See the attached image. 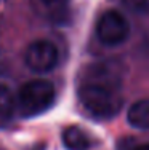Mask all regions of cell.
I'll return each instance as SVG.
<instances>
[{"instance_id":"1","label":"cell","mask_w":149,"mask_h":150,"mask_svg":"<svg viewBox=\"0 0 149 150\" xmlns=\"http://www.w3.org/2000/svg\"><path fill=\"white\" fill-rule=\"evenodd\" d=\"M123 69L115 61L95 62L83 72L79 88L80 104L93 118L109 120L120 112Z\"/></svg>"},{"instance_id":"2","label":"cell","mask_w":149,"mask_h":150,"mask_svg":"<svg viewBox=\"0 0 149 150\" xmlns=\"http://www.w3.org/2000/svg\"><path fill=\"white\" fill-rule=\"evenodd\" d=\"M16 98L18 112L23 117H37L55 102V85L45 78H35L19 88Z\"/></svg>"},{"instance_id":"3","label":"cell","mask_w":149,"mask_h":150,"mask_svg":"<svg viewBox=\"0 0 149 150\" xmlns=\"http://www.w3.org/2000/svg\"><path fill=\"white\" fill-rule=\"evenodd\" d=\"M130 24L120 11L108 10L96 23V35L99 42L108 46H117L128 38Z\"/></svg>"},{"instance_id":"4","label":"cell","mask_w":149,"mask_h":150,"mask_svg":"<svg viewBox=\"0 0 149 150\" xmlns=\"http://www.w3.org/2000/svg\"><path fill=\"white\" fill-rule=\"evenodd\" d=\"M24 62L32 72H50L58 64V50L48 40H35L27 46Z\"/></svg>"},{"instance_id":"5","label":"cell","mask_w":149,"mask_h":150,"mask_svg":"<svg viewBox=\"0 0 149 150\" xmlns=\"http://www.w3.org/2000/svg\"><path fill=\"white\" fill-rule=\"evenodd\" d=\"M32 8L40 18L53 24L69 21V0H32Z\"/></svg>"},{"instance_id":"6","label":"cell","mask_w":149,"mask_h":150,"mask_svg":"<svg viewBox=\"0 0 149 150\" xmlns=\"http://www.w3.org/2000/svg\"><path fill=\"white\" fill-rule=\"evenodd\" d=\"M127 120L130 126L136 129H149V98L136 101L130 105L127 112Z\"/></svg>"},{"instance_id":"7","label":"cell","mask_w":149,"mask_h":150,"mask_svg":"<svg viewBox=\"0 0 149 150\" xmlns=\"http://www.w3.org/2000/svg\"><path fill=\"white\" fill-rule=\"evenodd\" d=\"M63 145L66 150H88L90 139L79 126H69L63 133Z\"/></svg>"},{"instance_id":"8","label":"cell","mask_w":149,"mask_h":150,"mask_svg":"<svg viewBox=\"0 0 149 150\" xmlns=\"http://www.w3.org/2000/svg\"><path fill=\"white\" fill-rule=\"evenodd\" d=\"M16 107V98L6 85H0V117H10Z\"/></svg>"},{"instance_id":"9","label":"cell","mask_w":149,"mask_h":150,"mask_svg":"<svg viewBox=\"0 0 149 150\" xmlns=\"http://www.w3.org/2000/svg\"><path fill=\"white\" fill-rule=\"evenodd\" d=\"M123 8H127L132 13H146L149 10V0H117Z\"/></svg>"},{"instance_id":"10","label":"cell","mask_w":149,"mask_h":150,"mask_svg":"<svg viewBox=\"0 0 149 150\" xmlns=\"http://www.w3.org/2000/svg\"><path fill=\"white\" fill-rule=\"evenodd\" d=\"M128 150H149V144H140V145H135V147L128 149Z\"/></svg>"}]
</instances>
